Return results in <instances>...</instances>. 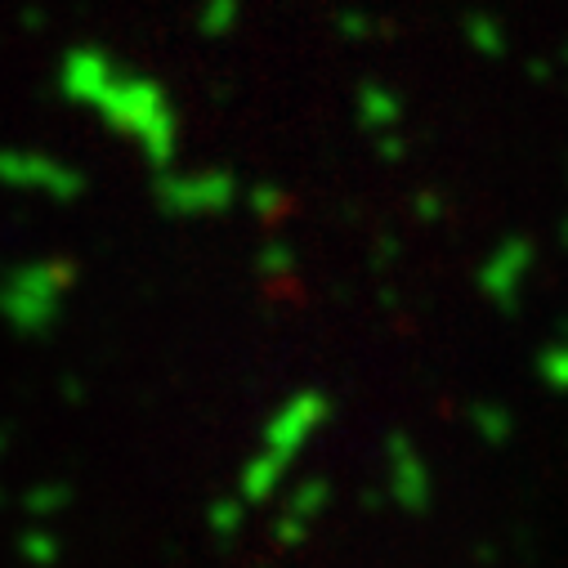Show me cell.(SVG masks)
<instances>
[{
    "label": "cell",
    "instance_id": "obj_6",
    "mask_svg": "<svg viewBox=\"0 0 568 568\" xmlns=\"http://www.w3.org/2000/svg\"><path fill=\"white\" fill-rule=\"evenodd\" d=\"M358 108H363V121H367L372 130L394 125V121H398V112H403L398 94H394V90H385V85H376V81L363 90V103H358Z\"/></svg>",
    "mask_w": 568,
    "mask_h": 568
},
{
    "label": "cell",
    "instance_id": "obj_7",
    "mask_svg": "<svg viewBox=\"0 0 568 568\" xmlns=\"http://www.w3.org/2000/svg\"><path fill=\"white\" fill-rule=\"evenodd\" d=\"M233 19H237V0H211L206 14H202V32H206L211 41H220V37L233 28Z\"/></svg>",
    "mask_w": 568,
    "mask_h": 568
},
{
    "label": "cell",
    "instance_id": "obj_1",
    "mask_svg": "<svg viewBox=\"0 0 568 568\" xmlns=\"http://www.w3.org/2000/svg\"><path fill=\"white\" fill-rule=\"evenodd\" d=\"M59 94L72 108H85L108 134H116L121 144H130L153 171L171 166L180 158V108L171 90L125 59H116L103 45H72L59 59Z\"/></svg>",
    "mask_w": 568,
    "mask_h": 568
},
{
    "label": "cell",
    "instance_id": "obj_4",
    "mask_svg": "<svg viewBox=\"0 0 568 568\" xmlns=\"http://www.w3.org/2000/svg\"><path fill=\"white\" fill-rule=\"evenodd\" d=\"M0 189L45 202H77L85 193V171L54 149L6 144L0 149Z\"/></svg>",
    "mask_w": 568,
    "mask_h": 568
},
{
    "label": "cell",
    "instance_id": "obj_2",
    "mask_svg": "<svg viewBox=\"0 0 568 568\" xmlns=\"http://www.w3.org/2000/svg\"><path fill=\"white\" fill-rule=\"evenodd\" d=\"M77 277L81 268L68 255H32L10 264L0 273V318L23 336L50 332L77 292Z\"/></svg>",
    "mask_w": 568,
    "mask_h": 568
},
{
    "label": "cell",
    "instance_id": "obj_3",
    "mask_svg": "<svg viewBox=\"0 0 568 568\" xmlns=\"http://www.w3.org/2000/svg\"><path fill=\"white\" fill-rule=\"evenodd\" d=\"M153 202L166 220H215L237 206V180L220 166H162Z\"/></svg>",
    "mask_w": 568,
    "mask_h": 568
},
{
    "label": "cell",
    "instance_id": "obj_5",
    "mask_svg": "<svg viewBox=\"0 0 568 568\" xmlns=\"http://www.w3.org/2000/svg\"><path fill=\"white\" fill-rule=\"evenodd\" d=\"M532 264H537L532 242H524V237L501 242V246H497L493 255H484V264H479V292H484L488 301H497L501 310L519 305L528 277H532Z\"/></svg>",
    "mask_w": 568,
    "mask_h": 568
}]
</instances>
